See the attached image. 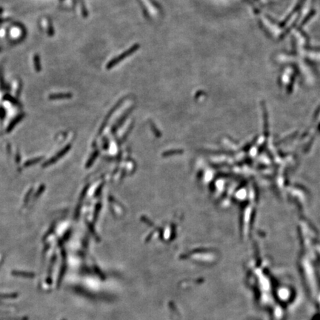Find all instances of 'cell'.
I'll use <instances>...</instances> for the list:
<instances>
[{
    "mask_svg": "<svg viewBox=\"0 0 320 320\" xmlns=\"http://www.w3.org/2000/svg\"><path fill=\"white\" fill-rule=\"evenodd\" d=\"M70 94H66V93H59V94H53L51 96V99H59V98H67L70 97Z\"/></svg>",
    "mask_w": 320,
    "mask_h": 320,
    "instance_id": "obj_1",
    "label": "cell"
}]
</instances>
